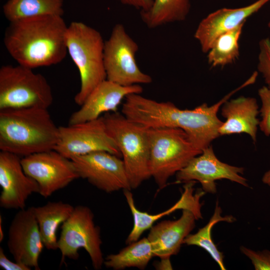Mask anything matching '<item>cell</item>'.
<instances>
[{
	"label": "cell",
	"instance_id": "obj_27",
	"mask_svg": "<svg viewBox=\"0 0 270 270\" xmlns=\"http://www.w3.org/2000/svg\"><path fill=\"white\" fill-rule=\"evenodd\" d=\"M258 94L262 102L260 113L262 119L258 126L266 136H270V88L263 86L258 90Z\"/></svg>",
	"mask_w": 270,
	"mask_h": 270
},
{
	"label": "cell",
	"instance_id": "obj_23",
	"mask_svg": "<svg viewBox=\"0 0 270 270\" xmlns=\"http://www.w3.org/2000/svg\"><path fill=\"white\" fill-rule=\"evenodd\" d=\"M63 0H8L3 6L5 18L10 22L64 14Z\"/></svg>",
	"mask_w": 270,
	"mask_h": 270
},
{
	"label": "cell",
	"instance_id": "obj_34",
	"mask_svg": "<svg viewBox=\"0 0 270 270\" xmlns=\"http://www.w3.org/2000/svg\"><path fill=\"white\" fill-rule=\"evenodd\" d=\"M268 26L270 28V21L268 23Z\"/></svg>",
	"mask_w": 270,
	"mask_h": 270
},
{
	"label": "cell",
	"instance_id": "obj_6",
	"mask_svg": "<svg viewBox=\"0 0 270 270\" xmlns=\"http://www.w3.org/2000/svg\"><path fill=\"white\" fill-rule=\"evenodd\" d=\"M150 169L159 188L202 151L192 142L182 130L173 128H148Z\"/></svg>",
	"mask_w": 270,
	"mask_h": 270
},
{
	"label": "cell",
	"instance_id": "obj_19",
	"mask_svg": "<svg viewBox=\"0 0 270 270\" xmlns=\"http://www.w3.org/2000/svg\"><path fill=\"white\" fill-rule=\"evenodd\" d=\"M196 220L197 219L191 210L184 209L179 218L163 220L153 225L147 238L154 256L168 259L176 254L184 239L195 227Z\"/></svg>",
	"mask_w": 270,
	"mask_h": 270
},
{
	"label": "cell",
	"instance_id": "obj_25",
	"mask_svg": "<svg viewBox=\"0 0 270 270\" xmlns=\"http://www.w3.org/2000/svg\"><path fill=\"white\" fill-rule=\"evenodd\" d=\"M222 210L219 206L218 201L216 202V207L212 216L204 227L200 228L194 234H189L184 239V244L188 246H196L206 250L218 264L222 270H226L223 253L220 252L214 242L212 238V230L218 222H226L229 223L236 220L232 216H222Z\"/></svg>",
	"mask_w": 270,
	"mask_h": 270
},
{
	"label": "cell",
	"instance_id": "obj_11",
	"mask_svg": "<svg viewBox=\"0 0 270 270\" xmlns=\"http://www.w3.org/2000/svg\"><path fill=\"white\" fill-rule=\"evenodd\" d=\"M25 172L38 184L39 194L47 198L79 178L72 160L54 150L22 158Z\"/></svg>",
	"mask_w": 270,
	"mask_h": 270
},
{
	"label": "cell",
	"instance_id": "obj_29",
	"mask_svg": "<svg viewBox=\"0 0 270 270\" xmlns=\"http://www.w3.org/2000/svg\"><path fill=\"white\" fill-rule=\"evenodd\" d=\"M240 252L251 261L256 270H270V250H254L244 246L240 247Z\"/></svg>",
	"mask_w": 270,
	"mask_h": 270
},
{
	"label": "cell",
	"instance_id": "obj_1",
	"mask_svg": "<svg viewBox=\"0 0 270 270\" xmlns=\"http://www.w3.org/2000/svg\"><path fill=\"white\" fill-rule=\"evenodd\" d=\"M251 84L248 79L216 104L208 106L204 103L192 110H182L170 102H158L141 94H131L124 98L121 112L148 128L182 129L194 144L202 151L220 136L218 130L223 123L218 117L220 106L232 94Z\"/></svg>",
	"mask_w": 270,
	"mask_h": 270
},
{
	"label": "cell",
	"instance_id": "obj_5",
	"mask_svg": "<svg viewBox=\"0 0 270 270\" xmlns=\"http://www.w3.org/2000/svg\"><path fill=\"white\" fill-rule=\"evenodd\" d=\"M102 116L121 154L131 189H136L151 178L148 128L122 112H107Z\"/></svg>",
	"mask_w": 270,
	"mask_h": 270
},
{
	"label": "cell",
	"instance_id": "obj_7",
	"mask_svg": "<svg viewBox=\"0 0 270 270\" xmlns=\"http://www.w3.org/2000/svg\"><path fill=\"white\" fill-rule=\"evenodd\" d=\"M51 87L46 78L20 64L0 68V110L40 108H48L52 103Z\"/></svg>",
	"mask_w": 270,
	"mask_h": 270
},
{
	"label": "cell",
	"instance_id": "obj_14",
	"mask_svg": "<svg viewBox=\"0 0 270 270\" xmlns=\"http://www.w3.org/2000/svg\"><path fill=\"white\" fill-rule=\"evenodd\" d=\"M8 248L14 261L36 270L44 247L33 206L20 210L8 228Z\"/></svg>",
	"mask_w": 270,
	"mask_h": 270
},
{
	"label": "cell",
	"instance_id": "obj_3",
	"mask_svg": "<svg viewBox=\"0 0 270 270\" xmlns=\"http://www.w3.org/2000/svg\"><path fill=\"white\" fill-rule=\"evenodd\" d=\"M59 127L47 108L0 110V150L20 157L54 150Z\"/></svg>",
	"mask_w": 270,
	"mask_h": 270
},
{
	"label": "cell",
	"instance_id": "obj_12",
	"mask_svg": "<svg viewBox=\"0 0 270 270\" xmlns=\"http://www.w3.org/2000/svg\"><path fill=\"white\" fill-rule=\"evenodd\" d=\"M79 178L86 180L97 188L111 193L132 190L121 158L106 151H98L71 160Z\"/></svg>",
	"mask_w": 270,
	"mask_h": 270
},
{
	"label": "cell",
	"instance_id": "obj_24",
	"mask_svg": "<svg viewBox=\"0 0 270 270\" xmlns=\"http://www.w3.org/2000/svg\"><path fill=\"white\" fill-rule=\"evenodd\" d=\"M153 256L152 246L146 237L128 244L117 254L108 255L104 264L114 270L128 268L144 270Z\"/></svg>",
	"mask_w": 270,
	"mask_h": 270
},
{
	"label": "cell",
	"instance_id": "obj_28",
	"mask_svg": "<svg viewBox=\"0 0 270 270\" xmlns=\"http://www.w3.org/2000/svg\"><path fill=\"white\" fill-rule=\"evenodd\" d=\"M258 69L270 87V38H262L259 42Z\"/></svg>",
	"mask_w": 270,
	"mask_h": 270
},
{
	"label": "cell",
	"instance_id": "obj_17",
	"mask_svg": "<svg viewBox=\"0 0 270 270\" xmlns=\"http://www.w3.org/2000/svg\"><path fill=\"white\" fill-rule=\"evenodd\" d=\"M140 84L123 86L106 80L90 92L80 108L70 116L68 124L92 120L102 113L117 112L122 100L131 94H142Z\"/></svg>",
	"mask_w": 270,
	"mask_h": 270
},
{
	"label": "cell",
	"instance_id": "obj_20",
	"mask_svg": "<svg viewBox=\"0 0 270 270\" xmlns=\"http://www.w3.org/2000/svg\"><path fill=\"white\" fill-rule=\"evenodd\" d=\"M222 106L221 114L226 120L218 130L220 136L246 133L256 142L260 123L256 100L242 96L226 100Z\"/></svg>",
	"mask_w": 270,
	"mask_h": 270
},
{
	"label": "cell",
	"instance_id": "obj_33",
	"mask_svg": "<svg viewBox=\"0 0 270 270\" xmlns=\"http://www.w3.org/2000/svg\"><path fill=\"white\" fill-rule=\"evenodd\" d=\"M2 216H0V242L3 240L4 238V231L2 226Z\"/></svg>",
	"mask_w": 270,
	"mask_h": 270
},
{
	"label": "cell",
	"instance_id": "obj_9",
	"mask_svg": "<svg viewBox=\"0 0 270 270\" xmlns=\"http://www.w3.org/2000/svg\"><path fill=\"white\" fill-rule=\"evenodd\" d=\"M138 46L121 24L114 26L104 42V64L106 80L123 86L150 84L152 78L137 64Z\"/></svg>",
	"mask_w": 270,
	"mask_h": 270
},
{
	"label": "cell",
	"instance_id": "obj_8",
	"mask_svg": "<svg viewBox=\"0 0 270 270\" xmlns=\"http://www.w3.org/2000/svg\"><path fill=\"white\" fill-rule=\"evenodd\" d=\"M102 244L100 228L94 223L91 209L82 205L75 206L70 216L62 224L58 239L61 263L65 258L78 260L79 250L84 248L88 253L94 268L100 270L104 261Z\"/></svg>",
	"mask_w": 270,
	"mask_h": 270
},
{
	"label": "cell",
	"instance_id": "obj_18",
	"mask_svg": "<svg viewBox=\"0 0 270 270\" xmlns=\"http://www.w3.org/2000/svg\"><path fill=\"white\" fill-rule=\"evenodd\" d=\"M196 182V181L194 180L185 182L180 200L169 209L156 214H150L138 210L136 206L131 190H124V196L134 220L132 230L126 240V243L128 244L138 240L142 234L150 229L156 221L178 210H189L194 214L197 220L202 218V204L200 202V199L205 192L202 188L194 193V186Z\"/></svg>",
	"mask_w": 270,
	"mask_h": 270
},
{
	"label": "cell",
	"instance_id": "obj_26",
	"mask_svg": "<svg viewBox=\"0 0 270 270\" xmlns=\"http://www.w3.org/2000/svg\"><path fill=\"white\" fill-rule=\"evenodd\" d=\"M244 24L219 36L208 52L212 67L224 66L234 62L240 56L239 40Z\"/></svg>",
	"mask_w": 270,
	"mask_h": 270
},
{
	"label": "cell",
	"instance_id": "obj_30",
	"mask_svg": "<svg viewBox=\"0 0 270 270\" xmlns=\"http://www.w3.org/2000/svg\"><path fill=\"white\" fill-rule=\"evenodd\" d=\"M0 266L5 270H30L31 268L23 264L13 262L5 254L2 248H0Z\"/></svg>",
	"mask_w": 270,
	"mask_h": 270
},
{
	"label": "cell",
	"instance_id": "obj_15",
	"mask_svg": "<svg viewBox=\"0 0 270 270\" xmlns=\"http://www.w3.org/2000/svg\"><path fill=\"white\" fill-rule=\"evenodd\" d=\"M21 159L16 154L0 152V206L4 208L24 209L28 197L39 194L38 184L25 172Z\"/></svg>",
	"mask_w": 270,
	"mask_h": 270
},
{
	"label": "cell",
	"instance_id": "obj_2",
	"mask_svg": "<svg viewBox=\"0 0 270 270\" xmlns=\"http://www.w3.org/2000/svg\"><path fill=\"white\" fill-rule=\"evenodd\" d=\"M68 26L62 16L28 18L10 22L4 43L18 64L32 69L60 62L68 54Z\"/></svg>",
	"mask_w": 270,
	"mask_h": 270
},
{
	"label": "cell",
	"instance_id": "obj_16",
	"mask_svg": "<svg viewBox=\"0 0 270 270\" xmlns=\"http://www.w3.org/2000/svg\"><path fill=\"white\" fill-rule=\"evenodd\" d=\"M270 1L258 0L244 6L224 8L208 14L200 22L194 34L202 52H208L219 36L244 24L248 18Z\"/></svg>",
	"mask_w": 270,
	"mask_h": 270
},
{
	"label": "cell",
	"instance_id": "obj_21",
	"mask_svg": "<svg viewBox=\"0 0 270 270\" xmlns=\"http://www.w3.org/2000/svg\"><path fill=\"white\" fill-rule=\"evenodd\" d=\"M74 207L62 201L49 202L34 207V212L44 247L48 250L58 248L56 232L60 226L70 216Z\"/></svg>",
	"mask_w": 270,
	"mask_h": 270
},
{
	"label": "cell",
	"instance_id": "obj_13",
	"mask_svg": "<svg viewBox=\"0 0 270 270\" xmlns=\"http://www.w3.org/2000/svg\"><path fill=\"white\" fill-rule=\"evenodd\" d=\"M244 172V168L231 166L220 160L215 155L212 146H210L176 173V182H198L205 192L215 194L216 192L215 182L222 179L248 187V180L241 176Z\"/></svg>",
	"mask_w": 270,
	"mask_h": 270
},
{
	"label": "cell",
	"instance_id": "obj_22",
	"mask_svg": "<svg viewBox=\"0 0 270 270\" xmlns=\"http://www.w3.org/2000/svg\"><path fill=\"white\" fill-rule=\"evenodd\" d=\"M190 8V0H153L150 7L140 11V18L149 28L184 20Z\"/></svg>",
	"mask_w": 270,
	"mask_h": 270
},
{
	"label": "cell",
	"instance_id": "obj_4",
	"mask_svg": "<svg viewBox=\"0 0 270 270\" xmlns=\"http://www.w3.org/2000/svg\"><path fill=\"white\" fill-rule=\"evenodd\" d=\"M66 41L68 53L80 73V87L74 100L80 106L94 88L106 80L105 41L98 30L80 22L68 26Z\"/></svg>",
	"mask_w": 270,
	"mask_h": 270
},
{
	"label": "cell",
	"instance_id": "obj_32",
	"mask_svg": "<svg viewBox=\"0 0 270 270\" xmlns=\"http://www.w3.org/2000/svg\"><path fill=\"white\" fill-rule=\"evenodd\" d=\"M262 180L264 184L270 188V170L264 174L262 177Z\"/></svg>",
	"mask_w": 270,
	"mask_h": 270
},
{
	"label": "cell",
	"instance_id": "obj_10",
	"mask_svg": "<svg viewBox=\"0 0 270 270\" xmlns=\"http://www.w3.org/2000/svg\"><path fill=\"white\" fill-rule=\"evenodd\" d=\"M54 150L70 160L98 151L108 152L122 158L116 144L108 132L103 116L59 126Z\"/></svg>",
	"mask_w": 270,
	"mask_h": 270
},
{
	"label": "cell",
	"instance_id": "obj_31",
	"mask_svg": "<svg viewBox=\"0 0 270 270\" xmlns=\"http://www.w3.org/2000/svg\"><path fill=\"white\" fill-rule=\"evenodd\" d=\"M121 4L136 8L140 11L148 10L152 6L153 0H117Z\"/></svg>",
	"mask_w": 270,
	"mask_h": 270
}]
</instances>
